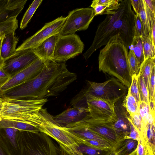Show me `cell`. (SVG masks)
<instances>
[{"label": "cell", "mask_w": 155, "mask_h": 155, "mask_svg": "<svg viewBox=\"0 0 155 155\" xmlns=\"http://www.w3.org/2000/svg\"><path fill=\"white\" fill-rule=\"evenodd\" d=\"M0 98L3 104L0 113V117L2 120L25 123L36 128L39 121L38 112L48 101L46 98L15 99Z\"/></svg>", "instance_id": "cell-4"}, {"label": "cell", "mask_w": 155, "mask_h": 155, "mask_svg": "<svg viewBox=\"0 0 155 155\" xmlns=\"http://www.w3.org/2000/svg\"><path fill=\"white\" fill-rule=\"evenodd\" d=\"M4 35L0 40V66H3L4 61V60L2 58V57L1 56V52L2 42V39H3Z\"/></svg>", "instance_id": "cell-48"}, {"label": "cell", "mask_w": 155, "mask_h": 155, "mask_svg": "<svg viewBox=\"0 0 155 155\" xmlns=\"http://www.w3.org/2000/svg\"><path fill=\"white\" fill-rule=\"evenodd\" d=\"M128 60L130 73L132 76L134 75H138L141 64L130 49L128 52Z\"/></svg>", "instance_id": "cell-34"}, {"label": "cell", "mask_w": 155, "mask_h": 155, "mask_svg": "<svg viewBox=\"0 0 155 155\" xmlns=\"http://www.w3.org/2000/svg\"><path fill=\"white\" fill-rule=\"evenodd\" d=\"M111 150L100 149L83 144H79L78 148V150L82 155H107Z\"/></svg>", "instance_id": "cell-33"}, {"label": "cell", "mask_w": 155, "mask_h": 155, "mask_svg": "<svg viewBox=\"0 0 155 155\" xmlns=\"http://www.w3.org/2000/svg\"><path fill=\"white\" fill-rule=\"evenodd\" d=\"M86 99L89 113L101 117L115 118V103L90 95L84 96Z\"/></svg>", "instance_id": "cell-15"}, {"label": "cell", "mask_w": 155, "mask_h": 155, "mask_svg": "<svg viewBox=\"0 0 155 155\" xmlns=\"http://www.w3.org/2000/svg\"><path fill=\"white\" fill-rule=\"evenodd\" d=\"M2 120V118H1V117H0V121H1Z\"/></svg>", "instance_id": "cell-54"}, {"label": "cell", "mask_w": 155, "mask_h": 155, "mask_svg": "<svg viewBox=\"0 0 155 155\" xmlns=\"http://www.w3.org/2000/svg\"><path fill=\"white\" fill-rule=\"evenodd\" d=\"M128 155H137L136 154V149L134 152Z\"/></svg>", "instance_id": "cell-52"}, {"label": "cell", "mask_w": 155, "mask_h": 155, "mask_svg": "<svg viewBox=\"0 0 155 155\" xmlns=\"http://www.w3.org/2000/svg\"><path fill=\"white\" fill-rule=\"evenodd\" d=\"M21 155H60L59 144L41 132H19Z\"/></svg>", "instance_id": "cell-6"}, {"label": "cell", "mask_w": 155, "mask_h": 155, "mask_svg": "<svg viewBox=\"0 0 155 155\" xmlns=\"http://www.w3.org/2000/svg\"><path fill=\"white\" fill-rule=\"evenodd\" d=\"M121 100L114 104L116 117L112 120L113 127L116 134L118 142L124 139L129 134L130 127L129 114L123 106Z\"/></svg>", "instance_id": "cell-14"}, {"label": "cell", "mask_w": 155, "mask_h": 155, "mask_svg": "<svg viewBox=\"0 0 155 155\" xmlns=\"http://www.w3.org/2000/svg\"><path fill=\"white\" fill-rule=\"evenodd\" d=\"M95 16L92 8H77L70 12L60 35H66L87 29Z\"/></svg>", "instance_id": "cell-10"}, {"label": "cell", "mask_w": 155, "mask_h": 155, "mask_svg": "<svg viewBox=\"0 0 155 155\" xmlns=\"http://www.w3.org/2000/svg\"><path fill=\"white\" fill-rule=\"evenodd\" d=\"M58 35L51 36L35 48L31 49L44 63L54 61V53Z\"/></svg>", "instance_id": "cell-18"}, {"label": "cell", "mask_w": 155, "mask_h": 155, "mask_svg": "<svg viewBox=\"0 0 155 155\" xmlns=\"http://www.w3.org/2000/svg\"><path fill=\"white\" fill-rule=\"evenodd\" d=\"M43 0H34L30 5L24 14L20 24V28L25 29L30 21L34 13Z\"/></svg>", "instance_id": "cell-28"}, {"label": "cell", "mask_w": 155, "mask_h": 155, "mask_svg": "<svg viewBox=\"0 0 155 155\" xmlns=\"http://www.w3.org/2000/svg\"><path fill=\"white\" fill-rule=\"evenodd\" d=\"M88 82L89 87L84 92V96L90 95L115 103L126 95V87L115 78L102 83Z\"/></svg>", "instance_id": "cell-7"}, {"label": "cell", "mask_w": 155, "mask_h": 155, "mask_svg": "<svg viewBox=\"0 0 155 155\" xmlns=\"http://www.w3.org/2000/svg\"><path fill=\"white\" fill-rule=\"evenodd\" d=\"M107 155H116L113 149L111 150Z\"/></svg>", "instance_id": "cell-50"}, {"label": "cell", "mask_w": 155, "mask_h": 155, "mask_svg": "<svg viewBox=\"0 0 155 155\" xmlns=\"http://www.w3.org/2000/svg\"><path fill=\"white\" fill-rule=\"evenodd\" d=\"M129 120L130 127V131L129 135L125 139H129L138 141L140 139L139 134L131 121Z\"/></svg>", "instance_id": "cell-42"}, {"label": "cell", "mask_w": 155, "mask_h": 155, "mask_svg": "<svg viewBox=\"0 0 155 155\" xmlns=\"http://www.w3.org/2000/svg\"><path fill=\"white\" fill-rule=\"evenodd\" d=\"M7 0H0V11L6 4Z\"/></svg>", "instance_id": "cell-49"}, {"label": "cell", "mask_w": 155, "mask_h": 155, "mask_svg": "<svg viewBox=\"0 0 155 155\" xmlns=\"http://www.w3.org/2000/svg\"><path fill=\"white\" fill-rule=\"evenodd\" d=\"M144 1L149 9L153 13L155 14V0H144Z\"/></svg>", "instance_id": "cell-45"}, {"label": "cell", "mask_w": 155, "mask_h": 155, "mask_svg": "<svg viewBox=\"0 0 155 155\" xmlns=\"http://www.w3.org/2000/svg\"><path fill=\"white\" fill-rule=\"evenodd\" d=\"M122 0H95L90 5L94 10L95 15H110L114 13Z\"/></svg>", "instance_id": "cell-20"}, {"label": "cell", "mask_w": 155, "mask_h": 155, "mask_svg": "<svg viewBox=\"0 0 155 155\" xmlns=\"http://www.w3.org/2000/svg\"><path fill=\"white\" fill-rule=\"evenodd\" d=\"M84 140L83 144L90 147L104 150H110L113 148L111 145L98 140L89 139H84Z\"/></svg>", "instance_id": "cell-38"}, {"label": "cell", "mask_w": 155, "mask_h": 155, "mask_svg": "<svg viewBox=\"0 0 155 155\" xmlns=\"http://www.w3.org/2000/svg\"><path fill=\"white\" fill-rule=\"evenodd\" d=\"M39 122L37 128L55 140L64 149L72 155H82L78 150L79 145L84 140L58 124L46 108H41L38 112Z\"/></svg>", "instance_id": "cell-5"}, {"label": "cell", "mask_w": 155, "mask_h": 155, "mask_svg": "<svg viewBox=\"0 0 155 155\" xmlns=\"http://www.w3.org/2000/svg\"><path fill=\"white\" fill-rule=\"evenodd\" d=\"M3 66H0V87L5 83L11 77L4 70Z\"/></svg>", "instance_id": "cell-43"}, {"label": "cell", "mask_w": 155, "mask_h": 155, "mask_svg": "<svg viewBox=\"0 0 155 155\" xmlns=\"http://www.w3.org/2000/svg\"><path fill=\"white\" fill-rule=\"evenodd\" d=\"M142 22L145 37L151 30V26L155 21V14L153 13L147 7L144 0H140L138 14Z\"/></svg>", "instance_id": "cell-22"}, {"label": "cell", "mask_w": 155, "mask_h": 155, "mask_svg": "<svg viewBox=\"0 0 155 155\" xmlns=\"http://www.w3.org/2000/svg\"><path fill=\"white\" fill-rule=\"evenodd\" d=\"M88 113L87 107L74 106L53 117L58 124L61 127H64L81 121Z\"/></svg>", "instance_id": "cell-16"}, {"label": "cell", "mask_w": 155, "mask_h": 155, "mask_svg": "<svg viewBox=\"0 0 155 155\" xmlns=\"http://www.w3.org/2000/svg\"><path fill=\"white\" fill-rule=\"evenodd\" d=\"M155 66L153 68L148 88L149 102H155Z\"/></svg>", "instance_id": "cell-39"}, {"label": "cell", "mask_w": 155, "mask_h": 155, "mask_svg": "<svg viewBox=\"0 0 155 155\" xmlns=\"http://www.w3.org/2000/svg\"><path fill=\"white\" fill-rule=\"evenodd\" d=\"M3 107L2 101L0 98V113L2 110Z\"/></svg>", "instance_id": "cell-51"}, {"label": "cell", "mask_w": 155, "mask_h": 155, "mask_svg": "<svg viewBox=\"0 0 155 155\" xmlns=\"http://www.w3.org/2000/svg\"><path fill=\"white\" fill-rule=\"evenodd\" d=\"M27 0H7L0 11V23L17 17L22 11Z\"/></svg>", "instance_id": "cell-19"}, {"label": "cell", "mask_w": 155, "mask_h": 155, "mask_svg": "<svg viewBox=\"0 0 155 155\" xmlns=\"http://www.w3.org/2000/svg\"><path fill=\"white\" fill-rule=\"evenodd\" d=\"M130 47L133 48L131 50L141 64L144 60V58L141 37L134 36Z\"/></svg>", "instance_id": "cell-31"}, {"label": "cell", "mask_w": 155, "mask_h": 155, "mask_svg": "<svg viewBox=\"0 0 155 155\" xmlns=\"http://www.w3.org/2000/svg\"><path fill=\"white\" fill-rule=\"evenodd\" d=\"M0 155H11L0 136Z\"/></svg>", "instance_id": "cell-44"}, {"label": "cell", "mask_w": 155, "mask_h": 155, "mask_svg": "<svg viewBox=\"0 0 155 155\" xmlns=\"http://www.w3.org/2000/svg\"><path fill=\"white\" fill-rule=\"evenodd\" d=\"M129 115L139 113V105L135 98L128 92L122 102Z\"/></svg>", "instance_id": "cell-29"}, {"label": "cell", "mask_w": 155, "mask_h": 155, "mask_svg": "<svg viewBox=\"0 0 155 155\" xmlns=\"http://www.w3.org/2000/svg\"><path fill=\"white\" fill-rule=\"evenodd\" d=\"M135 18L130 0H122L115 12L107 15L98 25L92 44L83 54L84 58L87 60L97 49L106 45L111 38L116 35L120 36L128 48L134 37Z\"/></svg>", "instance_id": "cell-2"}, {"label": "cell", "mask_w": 155, "mask_h": 155, "mask_svg": "<svg viewBox=\"0 0 155 155\" xmlns=\"http://www.w3.org/2000/svg\"><path fill=\"white\" fill-rule=\"evenodd\" d=\"M17 17L11 18L0 23V35L15 32L18 27Z\"/></svg>", "instance_id": "cell-32"}, {"label": "cell", "mask_w": 155, "mask_h": 155, "mask_svg": "<svg viewBox=\"0 0 155 155\" xmlns=\"http://www.w3.org/2000/svg\"><path fill=\"white\" fill-rule=\"evenodd\" d=\"M138 143L136 140L125 139L118 141L112 149L116 155H128L136 150Z\"/></svg>", "instance_id": "cell-24"}, {"label": "cell", "mask_w": 155, "mask_h": 155, "mask_svg": "<svg viewBox=\"0 0 155 155\" xmlns=\"http://www.w3.org/2000/svg\"><path fill=\"white\" fill-rule=\"evenodd\" d=\"M38 58L31 49L16 51L12 55L4 60L3 68L11 76Z\"/></svg>", "instance_id": "cell-13"}, {"label": "cell", "mask_w": 155, "mask_h": 155, "mask_svg": "<svg viewBox=\"0 0 155 155\" xmlns=\"http://www.w3.org/2000/svg\"><path fill=\"white\" fill-rule=\"evenodd\" d=\"M143 47L144 59L149 58H155V45L153 43L151 31L147 37H140Z\"/></svg>", "instance_id": "cell-27"}, {"label": "cell", "mask_w": 155, "mask_h": 155, "mask_svg": "<svg viewBox=\"0 0 155 155\" xmlns=\"http://www.w3.org/2000/svg\"><path fill=\"white\" fill-rule=\"evenodd\" d=\"M20 131L12 128L0 129V136L11 155H21Z\"/></svg>", "instance_id": "cell-17"}, {"label": "cell", "mask_w": 155, "mask_h": 155, "mask_svg": "<svg viewBox=\"0 0 155 155\" xmlns=\"http://www.w3.org/2000/svg\"><path fill=\"white\" fill-rule=\"evenodd\" d=\"M152 111L149 104L140 101L139 104V113L142 119L145 130L147 124V118L149 114Z\"/></svg>", "instance_id": "cell-37"}, {"label": "cell", "mask_w": 155, "mask_h": 155, "mask_svg": "<svg viewBox=\"0 0 155 155\" xmlns=\"http://www.w3.org/2000/svg\"><path fill=\"white\" fill-rule=\"evenodd\" d=\"M84 45L79 36L75 34L62 35L59 34L54 55V61L66 62L81 53Z\"/></svg>", "instance_id": "cell-9"}, {"label": "cell", "mask_w": 155, "mask_h": 155, "mask_svg": "<svg viewBox=\"0 0 155 155\" xmlns=\"http://www.w3.org/2000/svg\"><path fill=\"white\" fill-rule=\"evenodd\" d=\"M67 18L61 16L46 23L43 27L33 35L29 37L16 49V51L33 49L51 36L59 34Z\"/></svg>", "instance_id": "cell-11"}, {"label": "cell", "mask_w": 155, "mask_h": 155, "mask_svg": "<svg viewBox=\"0 0 155 155\" xmlns=\"http://www.w3.org/2000/svg\"><path fill=\"white\" fill-rule=\"evenodd\" d=\"M44 65V62L39 58L27 67L11 76L5 83L0 87V97L34 78L41 72Z\"/></svg>", "instance_id": "cell-12"}, {"label": "cell", "mask_w": 155, "mask_h": 155, "mask_svg": "<svg viewBox=\"0 0 155 155\" xmlns=\"http://www.w3.org/2000/svg\"><path fill=\"white\" fill-rule=\"evenodd\" d=\"M138 141L136 149L137 155H153L141 139Z\"/></svg>", "instance_id": "cell-41"}, {"label": "cell", "mask_w": 155, "mask_h": 155, "mask_svg": "<svg viewBox=\"0 0 155 155\" xmlns=\"http://www.w3.org/2000/svg\"><path fill=\"white\" fill-rule=\"evenodd\" d=\"M64 128L82 139L95 140L111 145L103 137L84 127L73 126Z\"/></svg>", "instance_id": "cell-23"}, {"label": "cell", "mask_w": 155, "mask_h": 155, "mask_svg": "<svg viewBox=\"0 0 155 155\" xmlns=\"http://www.w3.org/2000/svg\"><path fill=\"white\" fill-rule=\"evenodd\" d=\"M75 73L69 71L66 62L44 63L41 72L24 84L0 97L11 99H41L58 95L76 80Z\"/></svg>", "instance_id": "cell-1"}, {"label": "cell", "mask_w": 155, "mask_h": 155, "mask_svg": "<svg viewBox=\"0 0 155 155\" xmlns=\"http://www.w3.org/2000/svg\"><path fill=\"white\" fill-rule=\"evenodd\" d=\"M150 31L153 41L155 44V21L151 25Z\"/></svg>", "instance_id": "cell-47"}, {"label": "cell", "mask_w": 155, "mask_h": 155, "mask_svg": "<svg viewBox=\"0 0 155 155\" xmlns=\"http://www.w3.org/2000/svg\"><path fill=\"white\" fill-rule=\"evenodd\" d=\"M15 32L4 35L2 42L1 55L5 60L14 54L16 51V47L19 38L15 35Z\"/></svg>", "instance_id": "cell-21"}, {"label": "cell", "mask_w": 155, "mask_h": 155, "mask_svg": "<svg viewBox=\"0 0 155 155\" xmlns=\"http://www.w3.org/2000/svg\"><path fill=\"white\" fill-rule=\"evenodd\" d=\"M134 36H145L142 22L139 14H135Z\"/></svg>", "instance_id": "cell-40"}, {"label": "cell", "mask_w": 155, "mask_h": 155, "mask_svg": "<svg viewBox=\"0 0 155 155\" xmlns=\"http://www.w3.org/2000/svg\"><path fill=\"white\" fill-rule=\"evenodd\" d=\"M128 119L131 121L138 132L140 139L143 141L145 135L146 130L142 119L139 113L131 115H129Z\"/></svg>", "instance_id": "cell-30"}, {"label": "cell", "mask_w": 155, "mask_h": 155, "mask_svg": "<svg viewBox=\"0 0 155 155\" xmlns=\"http://www.w3.org/2000/svg\"><path fill=\"white\" fill-rule=\"evenodd\" d=\"M131 5L132 6L136 14H138L140 5V0H130Z\"/></svg>", "instance_id": "cell-46"}, {"label": "cell", "mask_w": 155, "mask_h": 155, "mask_svg": "<svg viewBox=\"0 0 155 155\" xmlns=\"http://www.w3.org/2000/svg\"><path fill=\"white\" fill-rule=\"evenodd\" d=\"M128 48L119 35L113 36L101 50L99 70L117 79L129 88L131 80L128 60Z\"/></svg>", "instance_id": "cell-3"}, {"label": "cell", "mask_w": 155, "mask_h": 155, "mask_svg": "<svg viewBox=\"0 0 155 155\" xmlns=\"http://www.w3.org/2000/svg\"><path fill=\"white\" fill-rule=\"evenodd\" d=\"M12 128L20 131H28L36 133L40 132L38 129L31 124L14 121L2 120L0 121V129Z\"/></svg>", "instance_id": "cell-25"}, {"label": "cell", "mask_w": 155, "mask_h": 155, "mask_svg": "<svg viewBox=\"0 0 155 155\" xmlns=\"http://www.w3.org/2000/svg\"><path fill=\"white\" fill-rule=\"evenodd\" d=\"M138 85L140 101H143L149 104L148 90L140 73L138 75Z\"/></svg>", "instance_id": "cell-35"}, {"label": "cell", "mask_w": 155, "mask_h": 155, "mask_svg": "<svg viewBox=\"0 0 155 155\" xmlns=\"http://www.w3.org/2000/svg\"><path fill=\"white\" fill-rule=\"evenodd\" d=\"M128 92L135 98L139 105L140 100L138 85V75H134L132 76L131 84Z\"/></svg>", "instance_id": "cell-36"}, {"label": "cell", "mask_w": 155, "mask_h": 155, "mask_svg": "<svg viewBox=\"0 0 155 155\" xmlns=\"http://www.w3.org/2000/svg\"><path fill=\"white\" fill-rule=\"evenodd\" d=\"M5 35H5V34H2V35H0V40Z\"/></svg>", "instance_id": "cell-53"}, {"label": "cell", "mask_w": 155, "mask_h": 155, "mask_svg": "<svg viewBox=\"0 0 155 155\" xmlns=\"http://www.w3.org/2000/svg\"><path fill=\"white\" fill-rule=\"evenodd\" d=\"M113 119L97 117L88 113L81 121L64 127L73 126L84 127L104 138L113 147L118 140L112 127Z\"/></svg>", "instance_id": "cell-8"}, {"label": "cell", "mask_w": 155, "mask_h": 155, "mask_svg": "<svg viewBox=\"0 0 155 155\" xmlns=\"http://www.w3.org/2000/svg\"><path fill=\"white\" fill-rule=\"evenodd\" d=\"M155 58H149L144 59L141 64L139 73L141 75L148 89L152 71L155 66Z\"/></svg>", "instance_id": "cell-26"}]
</instances>
